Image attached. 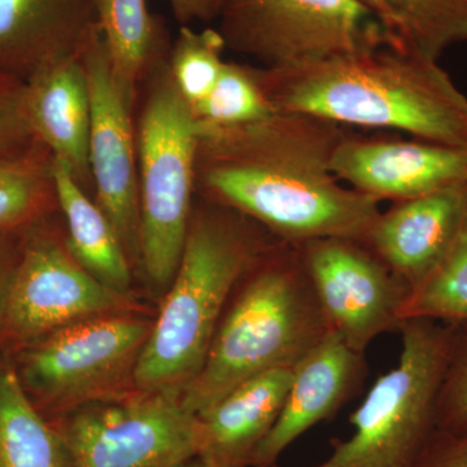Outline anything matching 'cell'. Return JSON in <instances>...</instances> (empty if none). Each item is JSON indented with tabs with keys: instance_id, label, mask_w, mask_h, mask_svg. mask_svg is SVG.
Here are the masks:
<instances>
[{
	"instance_id": "obj_1",
	"label": "cell",
	"mask_w": 467,
	"mask_h": 467,
	"mask_svg": "<svg viewBox=\"0 0 467 467\" xmlns=\"http://www.w3.org/2000/svg\"><path fill=\"white\" fill-rule=\"evenodd\" d=\"M347 128L295 112L199 130L196 186L279 241H364L380 202L337 180L331 159Z\"/></svg>"
},
{
	"instance_id": "obj_2",
	"label": "cell",
	"mask_w": 467,
	"mask_h": 467,
	"mask_svg": "<svg viewBox=\"0 0 467 467\" xmlns=\"http://www.w3.org/2000/svg\"><path fill=\"white\" fill-rule=\"evenodd\" d=\"M259 72L275 112L467 147V97L422 55L384 45Z\"/></svg>"
},
{
	"instance_id": "obj_3",
	"label": "cell",
	"mask_w": 467,
	"mask_h": 467,
	"mask_svg": "<svg viewBox=\"0 0 467 467\" xmlns=\"http://www.w3.org/2000/svg\"><path fill=\"white\" fill-rule=\"evenodd\" d=\"M275 239L214 202L192 212L177 272L138 361L135 391L182 395L204 364L236 285Z\"/></svg>"
},
{
	"instance_id": "obj_4",
	"label": "cell",
	"mask_w": 467,
	"mask_h": 467,
	"mask_svg": "<svg viewBox=\"0 0 467 467\" xmlns=\"http://www.w3.org/2000/svg\"><path fill=\"white\" fill-rule=\"evenodd\" d=\"M236 291L204 364L181 395L183 407L195 416L251 378L296 367L333 331L299 245L275 239Z\"/></svg>"
},
{
	"instance_id": "obj_5",
	"label": "cell",
	"mask_w": 467,
	"mask_h": 467,
	"mask_svg": "<svg viewBox=\"0 0 467 467\" xmlns=\"http://www.w3.org/2000/svg\"><path fill=\"white\" fill-rule=\"evenodd\" d=\"M400 358L352 414L353 432L313 467H414L436 431L451 325L427 318L399 326Z\"/></svg>"
},
{
	"instance_id": "obj_6",
	"label": "cell",
	"mask_w": 467,
	"mask_h": 467,
	"mask_svg": "<svg viewBox=\"0 0 467 467\" xmlns=\"http://www.w3.org/2000/svg\"><path fill=\"white\" fill-rule=\"evenodd\" d=\"M199 128L168 63L160 64L138 128L140 264L168 288L182 256L196 189Z\"/></svg>"
},
{
	"instance_id": "obj_7",
	"label": "cell",
	"mask_w": 467,
	"mask_h": 467,
	"mask_svg": "<svg viewBox=\"0 0 467 467\" xmlns=\"http://www.w3.org/2000/svg\"><path fill=\"white\" fill-rule=\"evenodd\" d=\"M226 47L279 69L389 45L355 0H223Z\"/></svg>"
},
{
	"instance_id": "obj_8",
	"label": "cell",
	"mask_w": 467,
	"mask_h": 467,
	"mask_svg": "<svg viewBox=\"0 0 467 467\" xmlns=\"http://www.w3.org/2000/svg\"><path fill=\"white\" fill-rule=\"evenodd\" d=\"M153 322L133 312L58 328L27 356L26 378L43 401L67 411L135 391V371Z\"/></svg>"
},
{
	"instance_id": "obj_9",
	"label": "cell",
	"mask_w": 467,
	"mask_h": 467,
	"mask_svg": "<svg viewBox=\"0 0 467 467\" xmlns=\"http://www.w3.org/2000/svg\"><path fill=\"white\" fill-rule=\"evenodd\" d=\"M72 467H181L198 457V417L174 392H140L64 413Z\"/></svg>"
},
{
	"instance_id": "obj_10",
	"label": "cell",
	"mask_w": 467,
	"mask_h": 467,
	"mask_svg": "<svg viewBox=\"0 0 467 467\" xmlns=\"http://www.w3.org/2000/svg\"><path fill=\"white\" fill-rule=\"evenodd\" d=\"M319 304L335 333L365 350L399 330L410 287L364 241L322 238L299 245Z\"/></svg>"
},
{
	"instance_id": "obj_11",
	"label": "cell",
	"mask_w": 467,
	"mask_h": 467,
	"mask_svg": "<svg viewBox=\"0 0 467 467\" xmlns=\"http://www.w3.org/2000/svg\"><path fill=\"white\" fill-rule=\"evenodd\" d=\"M90 91L88 162L98 205L109 217L129 260L140 264L138 150L133 107L113 75L109 48L95 23L79 47Z\"/></svg>"
},
{
	"instance_id": "obj_12",
	"label": "cell",
	"mask_w": 467,
	"mask_h": 467,
	"mask_svg": "<svg viewBox=\"0 0 467 467\" xmlns=\"http://www.w3.org/2000/svg\"><path fill=\"white\" fill-rule=\"evenodd\" d=\"M133 301L98 281L67 250L34 243L18 266L5 301L9 327L23 337H46L67 325L131 312Z\"/></svg>"
},
{
	"instance_id": "obj_13",
	"label": "cell",
	"mask_w": 467,
	"mask_h": 467,
	"mask_svg": "<svg viewBox=\"0 0 467 467\" xmlns=\"http://www.w3.org/2000/svg\"><path fill=\"white\" fill-rule=\"evenodd\" d=\"M331 169L344 184L377 201H407L467 183V147L348 131Z\"/></svg>"
},
{
	"instance_id": "obj_14",
	"label": "cell",
	"mask_w": 467,
	"mask_h": 467,
	"mask_svg": "<svg viewBox=\"0 0 467 467\" xmlns=\"http://www.w3.org/2000/svg\"><path fill=\"white\" fill-rule=\"evenodd\" d=\"M364 355L331 331L294 368L278 420L252 454L250 467H275L308 430L337 413L365 378Z\"/></svg>"
},
{
	"instance_id": "obj_15",
	"label": "cell",
	"mask_w": 467,
	"mask_h": 467,
	"mask_svg": "<svg viewBox=\"0 0 467 467\" xmlns=\"http://www.w3.org/2000/svg\"><path fill=\"white\" fill-rule=\"evenodd\" d=\"M466 213L467 183L393 202L380 212L365 243L411 291L441 265Z\"/></svg>"
},
{
	"instance_id": "obj_16",
	"label": "cell",
	"mask_w": 467,
	"mask_h": 467,
	"mask_svg": "<svg viewBox=\"0 0 467 467\" xmlns=\"http://www.w3.org/2000/svg\"><path fill=\"white\" fill-rule=\"evenodd\" d=\"M292 376L294 368L266 371L196 414L202 466L250 467L252 454L278 420Z\"/></svg>"
},
{
	"instance_id": "obj_17",
	"label": "cell",
	"mask_w": 467,
	"mask_h": 467,
	"mask_svg": "<svg viewBox=\"0 0 467 467\" xmlns=\"http://www.w3.org/2000/svg\"><path fill=\"white\" fill-rule=\"evenodd\" d=\"M30 125L66 162L77 182L92 180L88 162L91 103L79 52L38 70L26 99Z\"/></svg>"
},
{
	"instance_id": "obj_18",
	"label": "cell",
	"mask_w": 467,
	"mask_h": 467,
	"mask_svg": "<svg viewBox=\"0 0 467 467\" xmlns=\"http://www.w3.org/2000/svg\"><path fill=\"white\" fill-rule=\"evenodd\" d=\"M95 23L94 0H0V63L36 73L77 54Z\"/></svg>"
},
{
	"instance_id": "obj_19",
	"label": "cell",
	"mask_w": 467,
	"mask_h": 467,
	"mask_svg": "<svg viewBox=\"0 0 467 467\" xmlns=\"http://www.w3.org/2000/svg\"><path fill=\"white\" fill-rule=\"evenodd\" d=\"M51 178L66 216L67 252L101 284L128 294L131 263L109 217L88 198L66 162L52 158Z\"/></svg>"
},
{
	"instance_id": "obj_20",
	"label": "cell",
	"mask_w": 467,
	"mask_h": 467,
	"mask_svg": "<svg viewBox=\"0 0 467 467\" xmlns=\"http://www.w3.org/2000/svg\"><path fill=\"white\" fill-rule=\"evenodd\" d=\"M94 8L113 75L133 107L144 72L161 63L168 51L167 33L147 0H94Z\"/></svg>"
},
{
	"instance_id": "obj_21",
	"label": "cell",
	"mask_w": 467,
	"mask_h": 467,
	"mask_svg": "<svg viewBox=\"0 0 467 467\" xmlns=\"http://www.w3.org/2000/svg\"><path fill=\"white\" fill-rule=\"evenodd\" d=\"M382 27L389 45L439 61L467 42V0H355Z\"/></svg>"
},
{
	"instance_id": "obj_22",
	"label": "cell",
	"mask_w": 467,
	"mask_h": 467,
	"mask_svg": "<svg viewBox=\"0 0 467 467\" xmlns=\"http://www.w3.org/2000/svg\"><path fill=\"white\" fill-rule=\"evenodd\" d=\"M0 467H72L66 439L12 370L0 373Z\"/></svg>"
},
{
	"instance_id": "obj_23",
	"label": "cell",
	"mask_w": 467,
	"mask_h": 467,
	"mask_svg": "<svg viewBox=\"0 0 467 467\" xmlns=\"http://www.w3.org/2000/svg\"><path fill=\"white\" fill-rule=\"evenodd\" d=\"M190 109L199 130L254 124L275 113L259 67L226 61L213 90Z\"/></svg>"
},
{
	"instance_id": "obj_24",
	"label": "cell",
	"mask_w": 467,
	"mask_h": 467,
	"mask_svg": "<svg viewBox=\"0 0 467 467\" xmlns=\"http://www.w3.org/2000/svg\"><path fill=\"white\" fill-rule=\"evenodd\" d=\"M467 321V213L459 235L434 273L409 294L401 319Z\"/></svg>"
},
{
	"instance_id": "obj_25",
	"label": "cell",
	"mask_w": 467,
	"mask_h": 467,
	"mask_svg": "<svg viewBox=\"0 0 467 467\" xmlns=\"http://www.w3.org/2000/svg\"><path fill=\"white\" fill-rule=\"evenodd\" d=\"M225 39L216 29L205 27L196 32L192 26H181L169 51L168 67L178 91L190 107L213 90L225 66Z\"/></svg>"
},
{
	"instance_id": "obj_26",
	"label": "cell",
	"mask_w": 467,
	"mask_h": 467,
	"mask_svg": "<svg viewBox=\"0 0 467 467\" xmlns=\"http://www.w3.org/2000/svg\"><path fill=\"white\" fill-rule=\"evenodd\" d=\"M451 325V346L438 404L436 430L467 432V321Z\"/></svg>"
},
{
	"instance_id": "obj_27",
	"label": "cell",
	"mask_w": 467,
	"mask_h": 467,
	"mask_svg": "<svg viewBox=\"0 0 467 467\" xmlns=\"http://www.w3.org/2000/svg\"><path fill=\"white\" fill-rule=\"evenodd\" d=\"M38 186L23 169L0 165V226L26 216L38 198Z\"/></svg>"
},
{
	"instance_id": "obj_28",
	"label": "cell",
	"mask_w": 467,
	"mask_h": 467,
	"mask_svg": "<svg viewBox=\"0 0 467 467\" xmlns=\"http://www.w3.org/2000/svg\"><path fill=\"white\" fill-rule=\"evenodd\" d=\"M414 467H467V432L436 430Z\"/></svg>"
},
{
	"instance_id": "obj_29",
	"label": "cell",
	"mask_w": 467,
	"mask_h": 467,
	"mask_svg": "<svg viewBox=\"0 0 467 467\" xmlns=\"http://www.w3.org/2000/svg\"><path fill=\"white\" fill-rule=\"evenodd\" d=\"M175 20L181 26L192 23H212L220 16L223 0H167Z\"/></svg>"
},
{
	"instance_id": "obj_30",
	"label": "cell",
	"mask_w": 467,
	"mask_h": 467,
	"mask_svg": "<svg viewBox=\"0 0 467 467\" xmlns=\"http://www.w3.org/2000/svg\"><path fill=\"white\" fill-rule=\"evenodd\" d=\"M8 119V112L5 109H3L2 107H0V130H2L3 126L5 125V122H7Z\"/></svg>"
},
{
	"instance_id": "obj_31",
	"label": "cell",
	"mask_w": 467,
	"mask_h": 467,
	"mask_svg": "<svg viewBox=\"0 0 467 467\" xmlns=\"http://www.w3.org/2000/svg\"><path fill=\"white\" fill-rule=\"evenodd\" d=\"M181 467H204V466H202L201 460H199L198 457H196V459L189 461V462L184 463V465L181 466Z\"/></svg>"
}]
</instances>
